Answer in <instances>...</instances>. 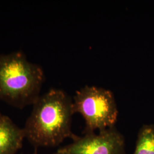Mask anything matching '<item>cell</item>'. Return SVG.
I'll return each mask as SVG.
<instances>
[{
	"instance_id": "5b68a950",
	"label": "cell",
	"mask_w": 154,
	"mask_h": 154,
	"mask_svg": "<svg viewBox=\"0 0 154 154\" xmlns=\"http://www.w3.org/2000/svg\"><path fill=\"white\" fill-rule=\"evenodd\" d=\"M24 138L23 128L3 116L0 120V154H16L22 147Z\"/></svg>"
},
{
	"instance_id": "277c9868",
	"label": "cell",
	"mask_w": 154,
	"mask_h": 154,
	"mask_svg": "<svg viewBox=\"0 0 154 154\" xmlns=\"http://www.w3.org/2000/svg\"><path fill=\"white\" fill-rule=\"evenodd\" d=\"M72 143L57 151V154H126L125 140L116 127L83 134Z\"/></svg>"
},
{
	"instance_id": "7a4b0ae2",
	"label": "cell",
	"mask_w": 154,
	"mask_h": 154,
	"mask_svg": "<svg viewBox=\"0 0 154 154\" xmlns=\"http://www.w3.org/2000/svg\"><path fill=\"white\" fill-rule=\"evenodd\" d=\"M45 81L41 66L20 51L0 54V99L17 108L33 105Z\"/></svg>"
},
{
	"instance_id": "52a82bcc",
	"label": "cell",
	"mask_w": 154,
	"mask_h": 154,
	"mask_svg": "<svg viewBox=\"0 0 154 154\" xmlns=\"http://www.w3.org/2000/svg\"><path fill=\"white\" fill-rule=\"evenodd\" d=\"M2 116H2V115L1 114V112H0V120H1V119L2 118Z\"/></svg>"
},
{
	"instance_id": "6da1fadb",
	"label": "cell",
	"mask_w": 154,
	"mask_h": 154,
	"mask_svg": "<svg viewBox=\"0 0 154 154\" xmlns=\"http://www.w3.org/2000/svg\"><path fill=\"white\" fill-rule=\"evenodd\" d=\"M23 128L25 138L39 147H55L66 138L74 140L78 136L72 131V100L59 89H51L40 95Z\"/></svg>"
},
{
	"instance_id": "3957f363",
	"label": "cell",
	"mask_w": 154,
	"mask_h": 154,
	"mask_svg": "<svg viewBox=\"0 0 154 154\" xmlns=\"http://www.w3.org/2000/svg\"><path fill=\"white\" fill-rule=\"evenodd\" d=\"M74 114L85 121L84 133L102 131L115 126L118 110L111 91L94 86H85L76 91L72 101Z\"/></svg>"
},
{
	"instance_id": "8992f818",
	"label": "cell",
	"mask_w": 154,
	"mask_h": 154,
	"mask_svg": "<svg viewBox=\"0 0 154 154\" xmlns=\"http://www.w3.org/2000/svg\"><path fill=\"white\" fill-rule=\"evenodd\" d=\"M132 154H154V125H144L140 128Z\"/></svg>"
},
{
	"instance_id": "ba28073f",
	"label": "cell",
	"mask_w": 154,
	"mask_h": 154,
	"mask_svg": "<svg viewBox=\"0 0 154 154\" xmlns=\"http://www.w3.org/2000/svg\"><path fill=\"white\" fill-rule=\"evenodd\" d=\"M57 154V153H55V154Z\"/></svg>"
}]
</instances>
